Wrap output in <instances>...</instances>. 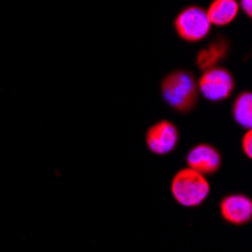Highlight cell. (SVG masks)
<instances>
[{"instance_id":"11","label":"cell","mask_w":252,"mask_h":252,"mask_svg":"<svg viewBox=\"0 0 252 252\" xmlns=\"http://www.w3.org/2000/svg\"><path fill=\"white\" fill-rule=\"evenodd\" d=\"M242 150L245 151V154L249 158L252 157V133H251V130H248L245 133V136L242 137Z\"/></svg>"},{"instance_id":"10","label":"cell","mask_w":252,"mask_h":252,"mask_svg":"<svg viewBox=\"0 0 252 252\" xmlns=\"http://www.w3.org/2000/svg\"><path fill=\"white\" fill-rule=\"evenodd\" d=\"M233 117L236 123L248 130L252 127V94L249 91L242 93L233 104Z\"/></svg>"},{"instance_id":"7","label":"cell","mask_w":252,"mask_h":252,"mask_svg":"<svg viewBox=\"0 0 252 252\" xmlns=\"http://www.w3.org/2000/svg\"><path fill=\"white\" fill-rule=\"evenodd\" d=\"M222 218L234 225H245L252 218V201L246 195H228L220 201Z\"/></svg>"},{"instance_id":"3","label":"cell","mask_w":252,"mask_h":252,"mask_svg":"<svg viewBox=\"0 0 252 252\" xmlns=\"http://www.w3.org/2000/svg\"><path fill=\"white\" fill-rule=\"evenodd\" d=\"M174 28L180 39L186 42H199L210 35L212 23L201 6L190 5L181 9L174 20Z\"/></svg>"},{"instance_id":"1","label":"cell","mask_w":252,"mask_h":252,"mask_svg":"<svg viewBox=\"0 0 252 252\" xmlns=\"http://www.w3.org/2000/svg\"><path fill=\"white\" fill-rule=\"evenodd\" d=\"M162 95L168 106L177 112L188 113L193 110L199 100L198 82L190 71L175 70L166 74L160 85Z\"/></svg>"},{"instance_id":"2","label":"cell","mask_w":252,"mask_h":252,"mask_svg":"<svg viewBox=\"0 0 252 252\" xmlns=\"http://www.w3.org/2000/svg\"><path fill=\"white\" fill-rule=\"evenodd\" d=\"M171 192L175 201L183 207H196L209 196L210 185L204 175L188 168L175 174Z\"/></svg>"},{"instance_id":"9","label":"cell","mask_w":252,"mask_h":252,"mask_svg":"<svg viewBox=\"0 0 252 252\" xmlns=\"http://www.w3.org/2000/svg\"><path fill=\"white\" fill-rule=\"evenodd\" d=\"M239 9L240 8L237 0H213L205 12H207L212 25L223 28L237 18Z\"/></svg>"},{"instance_id":"6","label":"cell","mask_w":252,"mask_h":252,"mask_svg":"<svg viewBox=\"0 0 252 252\" xmlns=\"http://www.w3.org/2000/svg\"><path fill=\"white\" fill-rule=\"evenodd\" d=\"M186 162L190 169L199 172L201 175H210L219 171L222 165V156L215 147L209 144H199L189 151Z\"/></svg>"},{"instance_id":"5","label":"cell","mask_w":252,"mask_h":252,"mask_svg":"<svg viewBox=\"0 0 252 252\" xmlns=\"http://www.w3.org/2000/svg\"><path fill=\"white\" fill-rule=\"evenodd\" d=\"M178 130L171 121H158L145 134V142L151 153L165 156L174 151L178 144Z\"/></svg>"},{"instance_id":"12","label":"cell","mask_w":252,"mask_h":252,"mask_svg":"<svg viewBox=\"0 0 252 252\" xmlns=\"http://www.w3.org/2000/svg\"><path fill=\"white\" fill-rule=\"evenodd\" d=\"M239 8H242L245 11V14L251 18V15H252V0H240Z\"/></svg>"},{"instance_id":"8","label":"cell","mask_w":252,"mask_h":252,"mask_svg":"<svg viewBox=\"0 0 252 252\" xmlns=\"http://www.w3.org/2000/svg\"><path fill=\"white\" fill-rule=\"evenodd\" d=\"M231 52V41L225 36H218L215 38L207 47L198 52L195 58V63L199 70L205 71L210 68L218 66L222 61L226 59V56Z\"/></svg>"},{"instance_id":"4","label":"cell","mask_w":252,"mask_h":252,"mask_svg":"<svg viewBox=\"0 0 252 252\" xmlns=\"http://www.w3.org/2000/svg\"><path fill=\"white\" fill-rule=\"evenodd\" d=\"M236 88L233 74L222 66H215L205 70L198 82V91L209 101H223L230 98Z\"/></svg>"}]
</instances>
